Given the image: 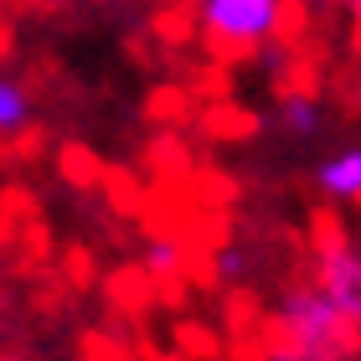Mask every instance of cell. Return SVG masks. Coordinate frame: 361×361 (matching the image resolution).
<instances>
[{
    "label": "cell",
    "mask_w": 361,
    "mask_h": 361,
    "mask_svg": "<svg viewBox=\"0 0 361 361\" xmlns=\"http://www.w3.org/2000/svg\"><path fill=\"white\" fill-rule=\"evenodd\" d=\"M274 325L279 336L294 341L310 361H351L361 331L351 325V315L331 300V289L320 284H294L284 289V300L274 305Z\"/></svg>",
    "instance_id": "1"
},
{
    "label": "cell",
    "mask_w": 361,
    "mask_h": 361,
    "mask_svg": "<svg viewBox=\"0 0 361 361\" xmlns=\"http://www.w3.org/2000/svg\"><path fill=\"white\" fill-rule=\"evenodd\" d=\"M279 6L284 0H202V31L222 52H248L279 31Z\"/></svg>",
    "instance_id": "2"
},
{
    "label": "cell",
    "mask_w": 361,
    "mask_h": 361,
    "mask_svg": "<svg viewBox=\"0 0 361 361\" xmlns=\"http://www.w3.org/2000/svg\"><path fill=\"white\" fill-rule=\"evenodd\" d=\"M315 279L331 289V300L351 315V325L361 331V253L346 248V243H325L320 248V264H315Z\"/></svg>",
    "instance_id": "3"
},
{
    "label": "cell",
    "mask_w": 361,
    "mask_h": 361,
    "mask_svg": "<svg viewBox=\"0 0 361 361\" xmlns=\"http://www.w3.org/2000/svg\"><path fill=\"white\" fill-rule=\"evenodd\" d=\"M315 180H320V191L331 196V202H361V145L336 150V155L315 171Z\"/></svg>",
    "instance_id": "4"
},
{
    "label": "cell",
    "mask_w": 361,
    "mask_h": 361,
    "mask_svg": "<svg viewBox=\"0 0 361 361\" xmlns=\"http://www.w3.org/2000/svg\"><path fill=\"white\" fill-rule=\"evenodd\" d=\"M279 124H284L294 140H310V135L320 129V104H315V93L289 88L284 98H279Z\"/></svg>",
    "instance_id": "5"
},
{
    "label": "cell",
    "mask_w": 361,
    "mask_h": 361,
    "mask_svg": "<svg viewBox=\"0 0 361 361\" xmlns=\"http://www.w3.org/2000/svg\"><path fill=\"white\" fill-rule=\"evenodd\" d=\"M26 124H31V93L16 78H0V140L21 135Z\"/></svg>",
    "instance_id": "6"
},
{
    "label": "cell",
    "mask_w": 361,
    "mask_h": 361,
    "mask_svg": "<svg viewBox=\"0 0 361 361\" xmlns=\"http://www.w3.org/2000/svg\"><path fill=\"white\" fill-rule=\"evenodd\" d=\"M145 269H150V274H176L180 269V243L176 238H150V248H145Z\"/></svg>",
    "instance_id": "7"
},
{
    "label": "cell",
    "mask_w": 361,
    "mask_h": 361,
    "mask_svg": "<svg viewBox=\"0 0 361 361\" xmlns=\"http://www.w3.org/2000/svg\"><path fill=\"white\" fill-rule=\"evenodd\" d=\"M212 269H217V279H222V284H238V279L248 274V253H243V248H217Z\"/></svg>",
    "instance_id": "8"
},
{
    "label": "cell",
    "mask_w": 361,
    "mask_h": 361,
    "mask_svg": "<svg viewBox=\"0 0 361 361\" xmlns=\"http://www.w3.org/2000/svg\"><path fill=\"white\" fill-rule=\"evenodd\" d=\"M264 361H310V356H305L300 346H294V341H284V336H279V341H274V346L264 351Z\"/></svg>",
    "instance_id": "9"
},
{
    "label": "cell",
    "mask_w": 361,
    "mask_h": 361,
    "mask_svg": "<svg viewBox=\"0 0 361 361\" xmlns=\"http://www.w3.org/2000/svg\"><path fill=\"white\" fill-rule=\"evenodd\" d=\"M336 6H351V11H356V6H361V0H336Z\"/></svg>",
    "instance_id": "10"
},
{
    "label": "cell",
    "mask_w": 361,
    "mask_h": 361,
    "mask_svg": "<svg viewBox=\"0 0 361 361\" xmlns=\"http://www.w3.org/2000/svg\"><path fill=\"white\" fill-rule=\"evenodd\" d=\"M0 361H26V356H0Z\"/></svg>",
    "instance_id": "11"
}]
</instances>
